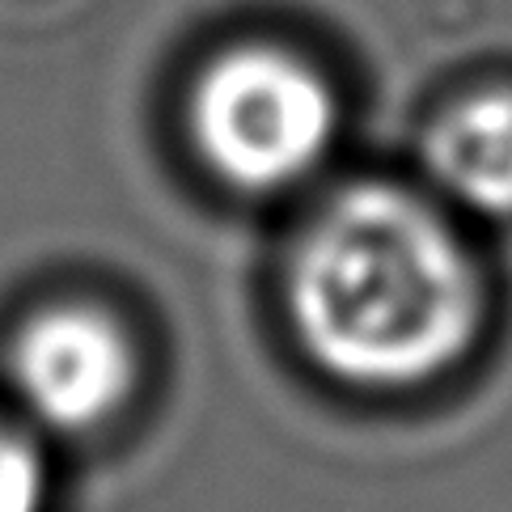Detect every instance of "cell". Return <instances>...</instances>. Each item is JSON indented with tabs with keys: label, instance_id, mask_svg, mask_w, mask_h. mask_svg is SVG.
<instances>
[{
	"label": "cell",
	"instance_id": "obj_1",
	"mask_svg": "<svg viewBox=\"0 0 512 512\" xmlns=\"http://www.w3.org/2000/svg\"><path fill=\"white\" fill-rule=\"evenodd\" d=\"M288 318L305 356L335 381L407 390L470 352L483 288L441 212L398 187H352L292 250Z\"/></svg>",
	"mask_w": 512,
	"mask_h": 512
},
{
	"label": "cell",
	"instance_id": "obj_2",
	"mask_svg": "<svg viewBox=\"0 0 512 512\" xmlns=\"http://www.w3.org/2000/svg\"><path fill=\"white\" fill-rule=\"evenodd\" d=\"M335 94L305 60L280 47H233L191 94V136L208 170L237 191L297 187L331 153Z\"/></svg>",
	"mask_w": 512,
	"mask_h": 512
},
{
	"label": "cell",
	"instance_id": "obj_3",
	"mask_svg": "<svg viewBox=\"0 0 512 512\" xmlns=\"http://www.w3.org/2000/svg\"><path fill=\"white\" fill-rule=\"evenodd\" d=\"M136 347L94 305H51L9 343V381L22 407L56 432H94L136 390Z\"/></svg>",
	"mask_w": 512,
	"mask_h": 512
},
{
	"label": "cell",
	"instance_id": "obj_4",
	"mask_svg": "<svg viewBox=\"0 0 512 512\" xmlns=\"http://www.w3.org/2000/svg\"><path fill=\"white\" fill-rule=\"evenodd\" d=\"M424 166L462 208L512 216V89H483L436 115L424 136Z\"/></svg>",
	"mask_w": 512,
	"mask_h": 512
},
{
	"label": "cell",
	"instance_id": "obj_5",
	"mask_svg": "<svg viewBox=\"0 0 512 512\" xmlns=\"http://www.w3.org/2000/svg\"><path fill=\"white\" fill-rule=\"evenodd\" d=\"M43 504L47 470L39 449L0 419V512H43Z\"/></svg>",
	"mask_w": 512,
	"mask_h": 512
}]
</instances>
